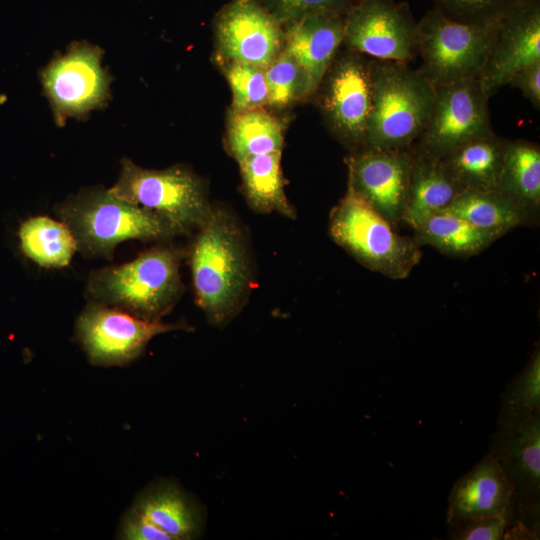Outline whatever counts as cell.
<instances>
[{"instance_id": "cell-17", "label": "cell", "mask_w": 540, "mask_h": 540, "mask_svg": "<svg viewBox=\"0 0 540 540\" xmlns=\"http://www.w3.org/2000/svg\"><path fill=\"white\" fill-rule=\"evenodd\" d=\"M345 16L311 14L283 25L284 49L301 68L307 98L314 97L329 65L342 46Z\"/></svg>"}, {"instance_id": "cell-24", "label": "cell", "mask_w": 540, "mask_h": 540, "mask_svg": "<svg viewBox=\"0 0 540 540\" xmlns=\"http://www.w3.org/2000/svg\"><path fill=\"white\" fill-rule=\"evenodd\" d=\"M285 123L262 108L231 112L227 124L226 148L239 162L248 157L282 152Z\"/></svg>"}, {"instance_id": "cell-11", "label": "cell", "mask_w": 540, "mask_h": 540, "mask_svg": "<svg viewBox=\"0 0 540 540\" xmlns=\"http://www.w3.org/2000/svg\"><path fill=\"white\" fill-rule=\"evenodd\" d=\"M190 330L184 323L137 317L116 307L88 302L76 320V338L95 366H125L137 360L157 335Z\"/></svg>"}, {"instance_id": "cell-26", "label": "cell", "mask_w": 540, "mask_h": 540, "mask_svg": "<svg viewBox=\"0 0 540 540\" xmlns=\"http://www.w3.org/2000/svg\"><path fill=\"white\" fill-rule=\"evenodd\" d=\"M446 211L499 237L519 225L535 221L527 210L497 190H465Z\"/></svg>"}, {"instance_id": "cell-23", "label": "cell", "mask_w": 540, "mask_h": 540, "mask_svg": "<svg viewBox=\"0 0 540 540\" xmlns=\"http://www.w3.org/2000/svg\"><path fill=\"white\" fill-rule=\"evenodd\" d=\"M282 152L257 155L238 163L242 190L249 207L256 213L276 212L294 219L296 211L289 202L281 170Z\"/></svg>"}, {"instance_id": "cell-30", "label": "cell", "mask_w": 540, "mask_h": 540, "mask_svg": "<svg viewBox=\"0 0 540 540\" xmlns=\"http://www.w3.org/2000/svg\"><path fill=\"white\" fill-rule=\"evenodd\" d=\"M220 63L232 92L231 112L266 106L268 88L265 69L239 61Z\"/></svg>"}, {"instance_id": "cell-13", "label": "cell", "mask_w": 540, "mask_h": 540, "mask_svg": "<svg viewBox=\"0 0 540 540\" xmlns=\"http://www.w3.org/2000/svg\"><path fill=\"white\" fill-rule=\"evenodd\" d=\"M342 46L371 59L409 63L417 57V21L406 2L361 0L345 15Z\"/></svg>"}, {"instance_id": "cell-27", "label": "cell", "mask_w": 540, "mask_h": 540, "mask_svg": "<svg viewBox=\"0 0 540 540\" xmlns=\"http://www.w3.org/2000/svg\"><path fill=\"white\" fill-rule=\"evenodd\" d=\"M23 254L43 268H63L77 252L75 238L68 226L48 216H35L19 228Z\"/></svg>"}, {"instance_id": "cell-14", "label": "cell", "mask_w": 540, "mask_h": 540, "mask_svg": "<svg viewBox=\"0 0 540 540\" xmlns=\"http://www.w3.org/2000/svg\"><path fill=\"white\" fill-rule=\"evenodd\" d=\"M348 186L393 226L401 222L406 205L414 150L364 147L345 159Z\"/></svg>"}, {"instance_id": "cell-16", "label": "cell", "mask_w": 540, "mask_h": 540, "mask_svg": "<svg viewBox=\"0 0 540 540\" xmlns=\"http://www.w3.org/2000/svg\"><path fill=\"white\" fill-rule=\"evenodd\" d=\"M536 62H540V0H525L499 21L478 81L491 98L516 72Z\"/></svg>"}, {"instance_id": "cell-21", "label": "cell", "mask_w": 540, "mask_h": 540, "mask_svg": "<svg viewBox=\"0 0 540 540\" xmlns=\"http://www.w3.org/2000/svg\"><path fill=\"white\" fill-rule=\"evenodd\" d=\"M505 139L495 132L472 138L440 158L451 177L465 190H497Z\"/></svg>"}, {"instance_id": "cell-18", "label": "cell", "mask_w": 540, "mask_h": 540, "mask_svg": "<svg viewBox=\"0 0 540 540\" xmlns=\"http://www.w3.org/2000/svg\"><path fill=\"white\" fill-rule=\"evenodd\" d=\"M513 490L497 460L488 453L453 486L447 509L449 527L484 517L508 515Z\"/></svg>"}, {"instance_id": "cell-8", "label": "cell", "mask_w": 540, "mask_h": 540, "mask_svg": "<svg viewBox=\"0 0 540 540\" xmlns=\"http://www.w3.org/2000/svg\"><path fill=\"white\" fill-rule=\"evenodd\" d=\"M498 23H461L448 19L433 7L417 21L419 69L435 88L478 79L495 40Z\"/></svg>"}, {"instance_id": "cell-34", "label": "cell", "mask_w": 540, "mask_h": 540, "mask_svg": "<svg viewBox=\"0 0 540 540\" xmlns=\"http://www.w3.org/2000/svg\"><path fill=\"white\" fill-rule=\"evenodd\" d=\"M116 538L122 540H171L164 531L132 506L122 514Z\"/></svg>"}, {"instance_id": "cell-20", "label": "cell", "mask_w": 540, "mask_h": 540, "mask_svg": "<svg viewBox=\"0 0 540 540\" xmlns=\"http://www.w3.org/2000/svg\"><path fill=\"white\" fill-rule=\"evenodd\" d=\"M413 150L414 161L401 220L412 229L429 216L446 210L464 191L447 172L440 159L423 155L414 148Z\"/></svg>"}, {"instance_id": "cell-35", "label": "cell", "mask_w": 540, "mask_h": 540, "mask_svg": "<svg viewBox=\"0 0 540 540\" xmlns=\"http://www.w3.org/2000/svg\"><path fill=\"white\" fill-rule=\"evenodd\" d=\"M508 85L514 87L536 109H540V62L528 65L516 72Z\"/></svg>"}, {"instance_id": "cell-3", "label": "cell", "mask_w": 540, "mask_h": 540, "mask_svg": "<svg viewBox=\"0 0 540 540\" xmlns=\"http://www.w3.org/2000/svg\"><path fill=\"white\" fill-rule=\"evenodd\" d=\"M56 213L71 230L77 252L88 258L110 260L128 240L168 242L180 235L162 216L104 187L79 191L60 203Z\"/></svg>"}, {"instance_id": "cell-7", "label": "cell", "mask_w": 540, "mask_h": 540, "mask_svg": "<svg viewBox=\"0 0 540 540\" xmlns=\"http://www.w3.org/2000/svg\"><path fill=\"white\" fill-rule=\"evenodd\" d=\"M489 453L499 463L513 490L511 525L506 538H538L540 413L498 418Z\"/></svg>"}, {"instance_id": "cell-15", "label": "cell", "mask_w": 540, "mask_h": 540, "mask_svg": "<svg viewBox=\"0 0 540 540\" xmlns=\"http://www.w3.org/2000/svg\"><path fill=\"white\" fill-rule=\"evenodd\" d=\"M215 43L220 62L266 69L284 47L283 25L256 0H231L216 17Z\"/></svg>"}, {"instance_id": "cell-33", "label": "cell", "mask_w": 540, "mask_h": 540, "mask_svg": "<svg viewBox=\"0 0 540 540\" xmlns=\"http://www.w3.org/2000/svg\"><path fill=\"white\" fill-rule=\"evenodd\" d=\"M510 525L508 515L477 518L450 527V537L456 540H499L505 538Z\"/></svg>"}, {"instance_id": "cell-9", "label": "cell", "mask_w": 540, "mask_h": 540, "mask_svg": "<svg viewBox=\"0 0 540 540\" xmlns=\"http://www.w3.org/2000/svg\"><path fill=\"white\" fill-rule=\"evenodd\" d=\"M314 96L332 134L350 151L364 148L373 98L370 58L339 50Z\"/></svg>"}, {"instance_id": "cell-28", "label": "cell", "mask_w": 540, "mask_h": 540, "mask_svg": "<svg viewBox=\"0 0 540 540\" xmlns=\"http://www.w3.org/2000/svg\"><path fill=\"white\" fill-rule=\"evenodd\" d=\"M538 413H540L539 346L502 393L499 418L523 417Z\"/></svg>"}, {"instance_id": "cell-1", "label": "cell", "mask_w": 540, "mask_h": 540, "mask_svg": "<svg viewBox=\"0 0 540 540\" xmlns=\"http://www.w3.org/2000/svg\"><path fill=\"white\" fill-rule=\"evenodd\" d=\"M186 250L197 305L210 324L229 323L244 307L252 285L245 231L228 208L212 205Z\"/></svg>"}, {"instance_id": "cell-22", "label": "cell", "mask_w": 540, "mask_h": 540, "mask_svg": "<svg viewBox=\"0 0 540 540\" xmlns=\"http://www.w3.org/2000/svg\"><path fill=\"white\" fill-rule=\"evenodd\" d=\"M497 191L536 220L540 210V147L536 142L505 139Z\"/></svg>"}, {"instance_id": "cell-4", "label": "cell", "mask_w": 540, "mask_h": 540, "mask_svg": "<svg viewBox=\"0 0 540 540\" xmlns=\"http://www.w3.org/2000/svg\"><path fill=\"white\" fill-rule=\"evenodd\" d=\"M370 67L373 98L365 147H411L428 121L434 85L409 63L370 58Z\"/></svg>"}, {"instance_id": "cell-10", "label": "cell", "mask_w": 540, "mask_h": 540, "mask_svg": "<svg viewBox=\"0 0 540 540\" xmlns=\"http://www.w3.org/2000/svg\"><path fill=\"white\" fill-rule=\"evenodd\" d=\"M102 56L99 46L75 42L41 71L44 94L57 125H64L68 118H84L92 110L106 106L112 78L102 66Z\"/></svg>"}, {"instance_id": "cell-32", "label": "cell", "mask_w": 540, "mask_h": 540, "mask_svg": "<svg viewBox=\"0 0 540 540\" xmlns=\"http://www.w3.org/2000/svg\"><path fill=\"white\" fill-rule=\"evenodd\" d=\"M279 23L285 25L311 14L345 16L361 0H256Z\"/></svg>"}, {"instance_id": "cell-12", "label": "cell", "mask_w": 540, "mask_h": 540, "mask_svg": "<svg viewBox=\"0 0 540 540\" xmlns=\"http://www.w3.org/2000/svg\"><path fill=\"white\" fill-rule=\"evenodd\" d=\"M489 99L478 79L436 87L428 121L413 148L440 159L462 143L493 132Z\"/></svg>"}, {"instance_id": "cell-29", "label": "cell", "mask_w": 540, "mask_h": 540, "mask_svg": "<svg viewBox=\"0 0 540 540\" xmlns=\"http://www.w3.org/2000/svg\"><path fill=\"white\" fill-rule=\"evenodd\" d=\"M268 88L267 107L286 109L293 103L307 100L304 74L284 48L265 69Z\"/></svg>"}, {"instance_id": "cell-19", "label": "cell", "mask_w": 540, "mask_h": 540, "mask_svg": "<svg viewBox=\"0 0 540 540\" xmlns=\"http://www.w3.org/2000/svg\"><path fill=\"white\" fill-rule=\"evenodd\" d=\"M131 506L171 540L196 539L205 526V508L172 480L150 483L139 492Z\"/></svg>"}, {"instance_id": "cell-31", "label": "cell", "mask_w": 540, "mask_h": 540, "mask_svg": "<svg viewBox=\"0 0 540 540\" xmlns=\"http://www.w3.org/2000/svg\"><path fill=\"white\" fill-rule=\"evenodd\" d=\"M525 0H433L434 8L453 21L489 24L500 21Z\"/></svg>"}, {"instance_id": "cell-5", "label": "cell", "mask_w": 540, "mask_h": 540, "mask_svg": "<svg viewBox=\"0 0 540 540\" xmlns=\"http://www.w3.org/2000/svg\"><path fill=\"white\" fill-rule=\"evenodd\" d=\"M329 234L358 263L391 279L408 277L421 259L415 240L399 235L349 187L330 212Z\"/></svg>"}, {"instance_id": "cell-25", "label": "cell", "mask_w": 540, "mask_h": 540, "mask_svg": "<svg viewBox=\"0 0 540 540\" xmlns=\"http://www.w3.org/2000/svg\"><path fill=\"white\" fill-rule=\"evenodd\" d=\"M413 230V239L419 246L429 245L459 258L477 255L500 238L446 210L429 216Z\"/></svg>"}, {"instance_id": "cell-2", "label": "cell", "mask_w": 540, "mask_h": 540, "mask_svg": "<svg viewBox=\"0 0 540 540\" xmlns=\"http://www.w3.org/2000/svg\"><path fill=\"white\" fill-rule=\"evenodd\" d=\"M185 257V249L158 242L129 262L91 271L86 298L146 320L161 321L184 293L180 266Z\"/></svg>"}, {"instance_id": "cell-6", "label": "cell", "mask_w": 540, "mask_h": 540, "mask_svg": "<svg viewBox=\"0 0 540 540\" xmlns=\"http://www.w3.org/2000/svg\"><path fill=\"white\" fill-rule=\"evenodd\" d=\"M109 190L162 216L180 235H192L212 208L206 183L181 164L145 169L123 158L118 179Z\"/></svg>"}]
</instances>
